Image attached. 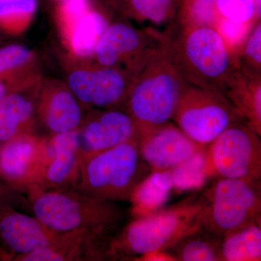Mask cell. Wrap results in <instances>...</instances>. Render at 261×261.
<instances>
[{"mask_svg": "<svg viewBox=\"0 0 261 261\" xmlns=\"http://www.w3.org/2000/svg\"><path fill=\"white\" fill-rule=\"evenodd\" d=\"M27 195L34 216L59 232L87 230L111 240L126 218L118 202L77 190H34Z\"/></svg>", "mask_w": 261, "mask_h": 261, "instance_id": "1", "label": "cell"}, {"mask_svg": "<svg viewBox=\"0 0 261 261\" xmlns=\"http://www.w3.org/2000/svg\"><path fill=\"white\" fill-rule=\"evenodd\" d=\"M200 208L201 200L137 216L110 240L108 258H136L171 248L199 229L197 219Z\"/></svg>", "mask_w": 261, "mask_h": 261, "instance_id": "2", "label": "cell"}, {"mask_svg": "<svg viewBox=\"0 0 261 261\" xmlns=\"http://www.w3.org/2000/svg\"><path fill=\"white\" fill-rule=\"evenodd\" d=\"M149 168L139 149V138L99 153L82 158L80 182L75 190L97 198L126 202L149 176Z\"/></svg>", "mask_w": 261, "mask_h": 261, "instance_id": "3", "label": "cell"}, {"mask_svg": "<svg viewBox=\"0 0 261 261\" xmlns=\"http://www.w3.org/2000/svg\"><path fill=\"white\" fill-rule=\"evenodd\" d=\"M260 181L221 178L201 200L199 229L222 238L248 225L260 222Z\"/></svg>", "mask_w": 261, "mask_h": 261, "instance_id": "4", "label": "cell"}, {"mask_svg": "<svg viewBox=\"0 0 261 261\" xmlns=\"http://www.w3.org/2000/svg\"><path fill=\"white\" fill-rule=\"evenodd\" d=\"M181 86L173 72L161 68L146 74L130 89L126 112L139 133L167 123L181 97Z\"/></svg>", "mask_w": 261, "mask_h": 261, "instance_id": "5", "label": "cell"}, {"mask_svg": "<svg viewBox=\"0 0 261 261\" xmlns=\"http://www.w3.org/2000/svg\"><path fill=\"white\" fill-rule=\"evenodd\" d=\"M260 135L251 128L233 123L211 144L210 173L221 178L260 181Z\"/></svg>", "mask_w": 261, "mask_h": 261, "instance_id": "6", "label": "cell"}, {"mask_svg": "<svg viewBox=\"0 0 261 261\" xmlns=\"http://www.w3.org/2000/svg\"><path fill=\"white\" fill-rule=\"evenodd\" d=\"M234 111L224 100L202 92L182 93L173 118L180 128L199 145H211L235 123Z\"/></svg>", "mask_w": 261, "mask_h": 261, "instance_id": "7", "label": "cell"}, {"mask_svg": "<svg viewBox=\"0 0 261 261\" xmlns=\"http://www.w3.org/2000/svg\"><path fill=\"white\" fill-rule=\"evenodd\" d=\"M82 158L78 130L45 137L37 185L31 191L75 190Z\"/></svg>", "mask_w": 261, "mask_h": 261, "instance_id": "8", "label": "cell"}, {"mask_svg": "<svg viewBox=\"0 0 261 261\" xmlns=\"http://www.w3.org/2000/svg\"><path fill=\"white\" fill-rule=\"evenodd\" d=\"M67 85L86 108L116 109L126 102L130 89L126 77L116 67L82 65L70 70Z\"/></svg>", "mask_w": 261, "mask_h": 261, "instance_id": "9", "label": "cell"}, {"mask_svg": "<svg viewBox=\"0 0 261 261\" xmlns=\"http://www.w3.org/2000/svg\"><path fill=\"white\" fill-rule=\"evenodd\" d=\"M139 138V130L128 113L118 109H94L78 129L82 157L113 148Z\"/></svg>", "mask_w": 261, "mask_h": 261, "instance_id": "10", "label": "cell"}, {"mask_svg": "<svg viewBox=\"0 0 261 261\" xmlns=\"http://www.w3.org/2000/svg\"><path fill=\"white\" fill-rule=\"evenodd\" d=\"M45 137L25 134L0 147V179L23 193L37 185Z\"/></svg>", "mask_w": 261, "mask_h": 261, "instance_id": "11", "label": "cell"}, {"mask_svg": "<svg viewBox=\"0 0 261 261\" xmlns=\"http://www.w3.org/2000/svg\"><path fill=\"white\" fill-rule=\"evenodd\" d=\"M205 147L166 123L139 133L141 157L152 172L172 169Z\"/></svg>", "mask_w": 261, "mask_h": 261, "instance_id": "12", "label": "cell"}, {"mask_svg": "<svg viewBox=\"0 0 261 261\" xmlns=\"http://www.w3.org/2000/svg\"><path fill=\"white\" fill-rule=\"evenodd\" d=\"M84 107L67 84L56 80H42L37 117L51 135L78 130L87 115Z\"/></svg>", "mask_w": 261, "mask_h": 261, "instance_id": "13", "label": "cell"}, {"mask_svg": "<svg viewBox=\"0 0 261 261\" xmlns=\"http://www.w3.org/2000/svg\"><path fill=\"white\" fill-rule=\"evenodd\" d=\"M58 233L34 216L0 205V242L13 259L47 246Z\"/></svg>", "mask_w": 261, "mask_h": 261, "instance_id": "14", "label": "cell"}, {"mask_svg": "<svg viewBox=\"0 0 261 261\" xmlns=\"http://www.w3.org/2000/svg\"><path fill=\"white\" fill-rule=\"evenodd\" d=\"M109 239L87 230L59 232L47 246L27 255L13 257L16 261H83L107 259Z\"/></svg>", "mask_w": 261, "mask_h": 261, "instance_id": "15", "label": "cell"}, {"mask_svg": "<svg viewBox=\"0 0 261 261\" xmlns=\"http://www.w3.org/2000/svg\"><path fill=\"white\" fill-rule=\"evenodd\" d=\"M42 79L36 75L8 94L0 105L2 145L18 136L34 133Z\"/></svg>", "mask_w": 261, "mask_h": 261, "instance_id": "16", "label": "cell"}, {"mask_svg": "<svg viewBox=\"0 0 261 261\" xmlns=\"http://www.w3.org/2000/svg\"><path fill=\"white\" fill-rule=\"evenodd\" d=\"M185 53L190 64L207 78L221 76L229 66L224 39L210 27H200L190 33L185 43Z\"/></svg>", "mask_w": 261, "mask_h": 261, "instance_id": "17", "label": "cell"}, {"mask_svg": "<svg viewBox=\"0 0 261 261\" xmlns=\"http://www.w3.org/2000/svg\"><path fill=\"white\" fill-rule=\"evenodd\" d=\"M140 36L124 23L108 25L97 43L94 56L100 66L116 67L140 47Z\"/></svg>", "mask_w": 261, "mask_h": 261, "instance_id": "18", "label": "cell"}, {"mask_svg": "<svg viewBox=\"0 0 261 261\" xmlns=\"http://www.w3.org/2000/svg\"><path fill=\"white\" fill-rule=\"evenodd\" d=\"M108 25L104 15L92 8L75 25L65 46L70 56L82 61L94 56L97 43Z\"/></svg>", "mask_w": 261, "mask_h": 261, "instance_id": "19", "label": "cell"}, {"mask_svg": "<svg viewBox=\"0 0 261 261\" xmlns=\"http://www.w3.org/2000/svg\"><path fill=\"white\" fill-rule=\"evenodd\" d=\"M173 190L171 171L152 172L143 180L132 195L130 202L134 205V212L137 216L159 210L168 200Z\"/></svg>", "mask_w": 261, "mask_h": 261, "instance_id": "20", "label": "cell"}, {"mask_svg": "<svg viewBox=\"0 0 261 261\" xmlns=\"http://www.w3.org/2000/svg\"><path fill=\"white\" fill-rule=\"evenodd\" d=\"M220 256L224 261H260V222L239 228L221 238Z\"/></svg>", "mask_w": 261, "mask_h": 261, "instance_id": "21", "label": "cell"}, {"mask_svg": "<svg viewBox=\"0 0 261 261\" xmlns=\"http://www.w3.org/2000/svg\"><path fill=\"white\" fill-rule=\"evenodd\" d=\"M221 238L198 229L187 235L173 247L175 260L181 261L221 260Z\"/></svg>", "mask_w": 261, "mask_h": 261, "instance_id": "22", "label": "cell"}, {"mask_svg": "<svg viewBox=\"0 0 261 261\" xmlns=\"http://www.w3.org/2000/svg\"><path fill=\"white\" fill-rule=\"evenodd\" d=\"M34 53L20 44L0 48V81L19 85L37 73H33Z\"/></svg>", "mask_w": 261, "mask_h": 261, "instance_id": "23", "label": "cell"}, {"mask_svg": "<svg viewBox=\"0 0 261 261\" xmlns=\"http://www.w3.org/2000/svg\"><path fill=\"white\" fill-rule=\"evenodd\" d=\"M170 171L174 190L186 191L200 188L211 176L206 147Z\"/></svg>", "mask_w": 261, "mask_h": 261, "instance_id": "24", "label": "cell"}, {"mask_svg": "<svg viewBox=\"0 0 261 261\" xmlns=\"http://www.w3.org/2000/svg\"><path fill=\"white\" fill-rule=\"evenodd\" d=\"M37 9V0H0L2 32L18 35L31 24Z\"/></svg>", "mask_w": 261, "mask_h": 261, "instance_id": "25", "label": "cell"}, {"mask_svg": "<svg viewBox=\"0 0 261 261\" xmlns=\"http://www.w3.org/2000/svg\"><path fill=\"white\" fill-rule=\"evenodd\" d=\"M90 0H66L58 4L55 13L57 27L65 46L75 25L92 9Z\"/></svg>", "mask_w": 261, "mask_h": 261, "instance_id": "26", "label": "cell"}, {"mask_svg": "<svg viewBox=\"0 0 261 261\" xmlns=\"http://www.w3.org/2000/svg\"><path fill=\"white\" fill-rule=\"evenodd\" d=\"M217 5L225 18L239 23H245L255 13L252 0H217Z\"/></svg>", "mask_w": 261, "mask_h": 261, "instance_id": "27", "label": "cell"}, {"mask_svg": "<svg viewBox=\"0 0 261 261\" xmlns=\"http://www.w3.org/2000/svg\"><path fill=\"white\" fill-rule=\"evenodd\" d=\"M171 0H132L137 13L154 23H161L166 18Z\"/></svg>", "mask_w": 261, "mask_h": 261, "instance_id": "28", "label": "cell"}, {"mask_svg": "<svg viewBox=\"0 0 261 261\" xmlns=\"http://www.w3.org/2000/svg\"><path fill=\"white\" fill-rule=\"evenodd\" d=\"M245 32V23H239L225 18L220 24V34L228 42H238L243 37Z\"/></svg>", "mask_w": 261, "mask_h": 261, "instance_id": "29", "label": "cell"}, {"mask_svg": "<svg viewBox=\"0 0 261 261\" xmlns=\"http://www.w3.org/2000/svg\"><path fill=\"white\" fill-rule=\"evenodd\" d=\"M214 0H195L191 13L195 21L202 24L210 23L213 19V5Z\"/></svg>", "mask_w": 261, "mask_h": 261, "instance_id": "30", "label": "cell"}, {"mask_svg": "<svg viewBox=\"0 0 261 261\" xmlns=\"http://www.w3.org/2000/svg\"><path fill=\"white\" fill-rule=\"evenodd\" d=\"M261 25H257L254 29L245 47V54L249 58L255 62L256 64L261 63Z\"/></svg>", "mask_w": 261, "mask_h": 261, "instance_id": "31", "label": "cell"}, {"mask_svg": "<svg viewBox=\"0 0 261 261\" xmlns=\"http://www.w3.org/2000/svg\"><path fill=\"white\" fill-rule=\"evenodd\" d=\"M23 192L10 186L0 179V205H11L15 207L17 203H21L23 200Z\"/></svg>", "mask_w": 261, "mask_h": 261, "instance_id": "32", "label": "cell"}, {"mask_svg": "<svg viewBox=\"0 0 261 261\" xmlns=\"http://www.w3.org/2000/svg\"><path fill=\"white\" fill-rule=\"evenodd\" d=\"M23 84L15 86L4 82V81H0V105L3 102L5 98L8 97V94L13 92L15 89H18Z\"/></svg>", "mask_w": 261, "mask_h": 261, "instance_id": "33", "label": "cell"}, {"mask_svg": "<svg viewBox=\"0 0 261 261\" xmlns=\"http://www.w3.org/2000/svg\"><path fill=\"white\" fill-rule=\"evenodd\" d=\"M11 258V255L8 253V252L4 248L0 242V259L1 260H8Z\"/></svg>", "mask_w": 261, "mask_h": 261, "instance_id": "34", "label": "cell"}, {"mask_svg": "<svg viewBox=\"0 0 261 261\" xmlns=\"http://www.w3.org/2000/svg\"><path fill=\"white\" fill-rule=\"evenodd\" d=\"M255 6V11L257 12V14L260 15V0H252Z\"/></svg>", "mask_w": 261, "mask_h": 261, "instance_id": "35", "label": "cell"}, {"mask_svg": "<svg viewBox=\"0 0 261 261\" xmlns=\"http://www.w3.org/2000/svg\"><path fill=\"white\" fill-rule=\"evenodd\" d=\"M55 1H56L57 3H62V2L66 1V0H55Z\"/></svg>", "mask_w": 261, "mask_h": 261, "instance_id": "36", "label": "cell"}, {"mask_svg": "<svg viewBox=\"0 0 261 261\" xmlns=\"http://www.w3.org/2000/svg\"><path fill=\"white\" fill-rule=\"evenodd\" d=\"M1 146H2V143H1V142H0V147H1Z\"/></svg>", "mask_w": 261, "mask_h": 261, "instance_id": "37", "label": "cell"}, {"mask_svg": "<svg viewBox=\"0 0 261 261\" xmlns=\"http://www.w3.org/2000/svg\"><path fill=\"white\" fill-rule=\"evenodd\" d=\"M2 32V30H1V29H0V32Z\"/></svg>", "mask_w": 261, "mask_h": 261, "instance_id": "38", "label": "cell"}]
</instances>
